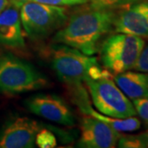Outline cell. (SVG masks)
Wrapping results in <instances>:
<instances>
[{"mask_svg":"<svg viewBox=\"0 0 148 148\" xmlns=\"http://www.w3.org/2000/svg\"><path fill=\"white\" fill-rule=\"evenodd\" d=\"M145 46L143 38L117 33L103 41L100 49L104 67L115 74L133 69Z\"/></svg>","mask_w":148,"mask_h":148,"instance_id":"4","label":"cell"},{"mask_svg":"<svg viewBox=\"0 0 148 148\" xmlns=\"http://www.w3.org/2000/svg\"><path fill=\"white\" fill-rule=\"evenodd\" d=\"M76 105L79 107L80 110L84 114L93 117L96 119L104 122L107 125H109L118 132H134L141 127V121L135 116L128 117L125 119H117L107 116L100 113L99 111L95 110L90 106L88 99L79 101L76 103Z\"/></svg>","mask_w":148,"mask_h":148,"instance_id":"13","label":"cell"},{"mask_svg":"<svg viewBox=\"0 0 148 148\" xmlns=\"http://www.w3.org/2000/svg\"><path fill=\"white\" fill-rule=\"evenodd\" d=\"M40 130L36 121L27 117H17L6 124L0 133V148H32Z\"/></svg>","mask_w":148,"mask_h":148,"instance_id":"7","label":"cell"},{"mask_svg":"<svg viewBox=\"0 0 148 148\" xmlns=\"http://www.w3.org/2000/svg\"><path fill=\"white\" fill-rule=\"evenodd\" d=\"M132 8L138 12H140L142 14H143L147 18L148 20V0H144L142 2H139L132 6Z\"/></svg>","mask_w":148,"mask_h":148,"instance_id":"20","label":"cell"},{"mask_svg":"<svg viewBox=\"0 0 148 148\" xmlns=\"http://www.w3.org/2000/svg\"><path fill=\"white\" fill-rule=\"evenodd\" d=\"M91 8L100 9H112L119 7H124L140 0H88Z\"/></svg>","mask_w":148,"mask_h":148,"instance_id":"15","label":"cell"},{"mask_svg":"<svg viewBox=\"0 0 148 148\" xmlns=\"http://www.w3.org/2000/svg\"><path fill=\"white\" fill-rule=\"evenodd\" d=\"M87 85L94 106L100 113L117 119L136 116L137 111L130 101L111 77L92 78L86 77Z\"/></svg>","mask_w":148,"mask_h":148,"instance_id":"5","label":"cell"},{"mask_svg":"<svg viewBox=\"0 0 148 148\" xmlns=\"http://www.w3.org/2000/svg\"><path fill=\"white\" fill-rule=\"evenodd\" d=\"M36 145L40 148H53L57 146V139L53 132L47 129H41L37 132Z\"/></svg>","mask_w":148,"mask_h":148,"instance_id":"16","label":"cell"},{"mask_svg":"<svg viewBox=\"0 0 148 148\" xmlns=\"http://www.w3.org/2000/svg\"><path fill=\"white\" fill-rule=\"evenodd\" d=\"M121 133L93 117H83L78 147L85 148L115 147Z\"/></svg>","mask_w":148,"mask_h":148,"instance_id":"8","label":"cell"},{"mask_svg":"<svg viewBox=\"0 0 148 148\" xmlns=\"http://www.w3.org/2000/svg\"><path fill=\"white\" fill-rule=\"evenodd\" d=\"M114 16L111 9L91 8L76 12L57 32L53 41L93 55L98 51L101 38L113 28Z\"/></svg>","mask_w":148,"mask_h":148,"instance_id":"1","label":"cell"},{"mask_svg":"<svg viewBox=\"0 0 148 148\" xmlns=\"http://www.w3.org/2000/svg\"><path fill=\"white\" fill-rule=\"evenodd\" d=\"M143 139H144V143H145V145H146V148H148V127L147 129L144 132H143Z\"/></svg>","mask_w":148,"mask_h":148,"instance_id":"22","label":"cell"},{"mask_svg":"<svg viewBox=\"0 0 148 148\" xmlns=\"http://www.w3.org/2000/svg\"><path fill=\"white\" fill-rule=\"evenodd\" d=\"M117 145L121 148H146L143 133L137 135H121Z\"/></svg>","mask_w":148,"mask_h":148,"instance_id":"14","label":"cell"},{"mask_svg":"<svg viewBox=\"0 0 148 148\" xmlns=\"http://www.w3.org/2000/svg\"><path fill=\"white\" fill-rule=\"evenodd\" d=\"M22 27L33 40L41 39L61 27L67 21V10L63 6L25 2L20 7Z\"/></svg>","mask_w":148,"mask_h":148,"instance_id":"6","label":"cell"},{"mask_svg":"<svg viewBox=\"0 0 148 148\" xmlns=\"http://www.w3.org/2000/svg\"><path fill=\"white\" fill-rule=\"evenodd\" d=\"M47 78L32 64L9 54L0 56V92L16 95L47 87Z\"/></svg>","mask_w":148,"mask_h":148,"instance_id":"3","label":"cell"},{"mask_svg":"<svg viewBox=\"0 0 148 148\" xmlns=\"http://www.w3.org/2000/svg\"><path fill=\"white\" fill-rule=\"evenodd\" d=\"M51 64L58 78L69 86L75 97L86 92L82 83L90 69L98 62L91 55L64 45L51 50Z\"/></svg>","mask_w":148,"mask_h":148,"instance_id":"2","label":"cell"},{"mask_svg":"<svg viewBox=\"0 0 148 148\" xmlns=\"http://www.w3.org/2000/svg\"><path fill=\"white\" fill-rule=\"evenodd\" d=\"M16 4L21 7L25 2H35L43 4L54 6H73L77 4H83L88 2V0H12Z\"/></svg>","mask_w":148,"mask_h":148,"instance_id":"17","label":"cell"},{"mask_svg":"<svg viewBox=\"0 0 148 148\" xmlns=\"http://www.w3.org/2000/svg\"><path fill=\"white\" fill-rule=\"evenodd\" d=\"M0 44L12 49L25 47L20 6L12 0H9L8 6L0 13Z\"/></svg>","mask_w":148,"mask_h":148,"instance_id":"10","label":"cell"},{"mask_svg":"<svg viewBox=\"0 0 148 148\" xmlns=\"http://www.w3.org/2000/svg\"><path fill=\"white\" fill-rule=\"evenodd\" d=\"M113 27L116 33L128 34L148 39V20L132 7L115 14Z\"/></svg>","mask_w":148,"mask_h":148,"instance_id":"11","label":"cell"},{"mask_svg":"<svg viewBox=\"0 0 148 148\" xmlns=\"http://www.w3.org/2000/svg\"><path fill=\"white\" fill-rule=\"evenodd\" d=\"M33 114L59 124L72 126L75 123L73 111L66 102L53 95H38L27 101Z\"/></svg>","mask_w":148,"mask_h":148,"instance_id":"9","label":"cell"},{"mask_svg":"<svg viewBox=\"0 0 148 148\" xmlns=\"http://www.w3.org/2000/svg\"><path fill=\"white\" fill-rule=\"evenodd\" d=\"M133 69L139 72L148 73V45L144 46Z\"/></svg>","mask_w":148,"mask_h":148,"instance_id":"19","label":"cell"},{"mask_svg":"<svg viewBox=\"0 0 148 148\" xmlns=\"http://www.w3.org/2000/svg\"><path fill=\"white\" fill-rule=\"evenodd\" d=\"M132 105L137 111V114L148 125V97L132 100Z\"/></svg>","mask_w":148,"mask_h":148,"instance_id":"18","label":"cell"},{"mask_svg":"<svg viewBox=\"0 0 148 148\" xmlns=\"http://www.w3.org/2000/svg\"><path fill=\"white\" fill-rule=\"evenodd\" d=\"M8 3H9V0H0V13L8 6Z\"/></svg>","mask_w":148,"mask_h":148,"instance_id":"21","label":"cell"},{"mask_svg":"<svg viewBox=\"0 0 148 148\" xmlns=\"http://www.w3.org/2000/svg\"><path fill=\"white\" fill-rule=\"evenodd\" d=\"M114 82L131 100L148 97V73L128 70L116 74Z\"/></svg>","mask_w":148,"mask_h":148,"instance_id":"12","label":"cell"}]
</instances>
